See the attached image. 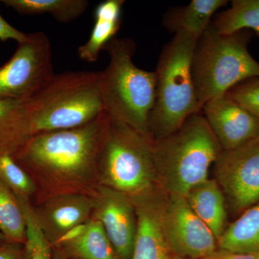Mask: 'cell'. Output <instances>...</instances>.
<instances>
[{"label": "cell", "mask_w": 259, "mask_h": 259, "mask_svg": "<svg viewBox=\"0 0 259 259\" xmlns=\"http://www.w3.org/2000/svg\"><path fill=\"white\" fill-rule=\"evenodd\" d=\"M53 253H54V259H68L67 257L57 248H53Z\"/></svg>", "instance_id": "31"}, {"label": "cell", "mask_w": 259, "mask_h": 259, "mask_svg": "<svg viewBox=\"0 0 259 259\" xmlns=\"http://www.w3.org/2000/svg\"><path fill=\"white\" fill-rule=\"evenodd\" d=\"M124 0H106L97 5L95 25L88 41L78 49L81 60L88 63L98 61L100 51L115 37L120 28Z\"/></svg>", "instance_id": "17"}, {"label": "cell", "mask_w": 259, "mask_h": 259, "mask_svg": "<svg viewBox=\"0 0 259 259\" xmlns=\"http://www.w3.org/2000/svg\"><path fill=\"white\" fill-rule=\"evenodd\" d=\"M8 241H7L6 238H5L3 234L0 233V247L2 245H4L5 243H8Z\"/></svg>", "instance_id": "32"}, {"label": "cell", "mask_w": 259, "mask_h": 259, "mask_svg": "<svg viewBox=\"0 0 259 259\" xmlns=\"http://www.w3.org/2000/svg\"><path fill=\"white\" fill-rule=\"evenodd\" d=\"M212 26L222 35L253 30L259 36V0H233L212 22Z\"/></svg>", "instance_id": "22"}, {"label": "cell", "mask_w": 259, "mask_h": 259, "mask_svg": "<svg viewBox=\"0 0 259 259\" xmlns=\"http://www.w3.org/2000/svg\"><path fill=\"white\" fill-rule=\"evenodd\" d=\"M54 74L49 37L42 32L29 33L11 59L0 67V98L28 101Z\"/></svg>", "instance_id": "8"}, {"label": "cell", "mask_w": 259, "mask_h": 259, "mask_svg": "<svg viewBox=\"0 0 259 259\" xmlns=\"http://www.w3.org/2000/svg\"><path fill=\"white\" fill-rule=\"evenodd\" d=\"M166 194L159 185L132 198L137 214V232L131 259H174L163 227Z\"/></svg>", "instance_id": "12"}, {"label": "cell", "mask_w": 259, "mask_h": 259, "mask_svg": "<svg viewBox=\"0 0 259 259\" xmlns=\"http://www.w3.org/2000/svg\"><path fill=\"white\" fill-rule=\"evenodd\" d=\"M226 94L259 119V76L238 83Z\"/></svg>", "instance_id": "26"}, {"label": "cell", "mask_w": 259, "mask_h": 259, "mask_svg": "<svg viewBox=\"0 0 259 259\" xmlns=\"http://www.w3.org/2000/svg\"><path fill=\"white\" fill-rule=\"evenodd\" d=\"M163 219L167 239L177 256L204 259L218 249L215 236L192 211L185 197L166 194Z\"/></svg>", "instance_id": "10"}, {"label": "cell", "mask_w": 259, "mask_h": 259, "mask_svg": "<svg viewBox=\"0 0 259 259\" xmlns=\"http://www.w3.org/2000/svg\"><path fill=\"white\" fill-rule=\"evenodd\" d=\"M152 141L151 137L110 117L99 154L100 185L131 198L159 185Z\"/></svg>", "instance_id": "7"}, {"label": "cell", "mask_w": 259, "mask_h": 259, "mask_svg": "<svg viewBox=\"0 0 259 259\" xmlns=\"http://www.w3.org/2000/svg\"><path fill=\"white\" fill-rule=\"evenodd\" d=\"M135 49L134 41L126 38L114 37L105 46L110 61L99 71V87L107 115L151 137L148 125L156 99V75L134 64Z\"/></svg>", "instance_id": "3"}, {"label": "cell", "mask_w": 259, "mask_h": 259, "mask_svg": "<svg viewBox=\"0 0 259 259\" xmlns=\"http://www.w3.org/2000/svg\"><path fill=\"white\" fill-rule=\"evenodd\" d=\"M254 141H256V142H259V135L258 136V137H257L256 139H255Z\"/></svg>", "instance_id": "35"}, {"label": "cell", "mask_w": 259, "mask_h": 259, "mask_svg": "<svg viewBox=\"0 0 259 259\" xmlns=\"http://www.w3.org/2000/svg\"><path fill=\"white\" fill-rule=\"evenodd\" d=\"M186 200L206 226L219 239L227 228V204L224 194L214 179H207L192 189Z\"/></svg>", "instance_id": "15"}, {"label": "cell", "mask_w": 259, "mask_h": 259, "mask_svg": "<svg viewBox=\"0 0 259 259\" xmlns=\"http://www.w3.org/2000/svg\"><path fill=\"white\" fill-rule=\"evenodd\" d=\"M93 219L101 223L118 259L132 258L137 214L129 196L100 185L93 196Z\"/></svg>", "instance_id": "11"}, {"label": "cell", "mask_w": 259, "mask_h": 259, "mask_svg": "<svg viewBox=\"0 0 259 259\" xmlns=\"http://www.w3.org/2000/svg\"><path fill=\"white\" fill-rule=\"evenodd\" d=\"M0 232L10 243L25 244L26 223L16 195L0 182Z\"/></svg>", "instance_id": "23"}, {"label": "cell", "mask_w": 259, "mask_h": 259, "mask_svg": "<svg viewBox=\"0 0 259 259\" xmlns=\"http://www.w3.org/2000/svg\"><path fill=\"white\" fill-rule=\"evenodd\" d=\"M204 259H255V254L250 253H235L218 248L215 252Z\"/></svg>", "instance_id": "30"}, {"label": "cell", "mask_w": 259, "mask_h": 259, "mask_svg": "<svg viewBox=\"0 0 259 259\" xmlns=\"http://www.w3.org/2000/svg\"><path fill=\"white\" fill-rule=\"evenodd\" d=\"M255 259H259V252L258 253H255Z\"/></svg>", "instance_id": "34"}, {"label": "cell", "mask_w": 259, "mask_h": 259, "mask_svg": "<svg viewBox=\"0 0 259 259\" xmlns=\"http://www.w3.org/2000/svg\"><path fill=\"white\" fill-rule=\"evenodd\" d=\"M94 204L93 196L64 194L45 199L34 209L53 246L66 232L92 219Z\"/></svg>", "instance_id": "14"}, {"label": "cell", "mask_w": 259, "mask_h": 259, "mask_svg": "<svg viewBox=\"0 0 259 259\" xmlns=\"http://www.w3.org/2000/svg\"><path fill=\"white\" fill-rule=\"evenodd\" d=\"M3 4L21 15L49 14L60 23L81 16L89 5L87 0H3Z\"/></svg>", "instance_id": "21"}, {"label": "cell", "mask_w": 259, "mask_h": 259, "mask_svg": "<svg viewBox=\"0 0 259 259\" xmlns=\"http://www.w3.org/2000/svg\"><path fill=\"white\" fill-rule=\"evenodd\" d=\"M197 41L188 34L179 32L161 51L154 71L156 99L148 125L153 140L173 134L190 116L202 110L192 71Z\"/></svg>", "instance_id": "4"}, {"label": "cell", "mask_w": 259, "mask_h": 259, "mask_svg": "<svg viewBox=\"0 0 259 259\" xmlns=\"http://www.w3.org/2000/svg\"><path fill=\"white\" fill-rule=\"evenodd\" d=\"M213 171L232 212L241 214L259 202V142L223 150Z\"/></svg>", "instance_id": "9"}, {"label": "cell", "mask_w": 259, "mask_h": 259, "mask_svg": "<svg viewBox=\"0 0 259 259\" xmlns=\"http://www.w3.org/2000/svg\"><path fill=\"white\" fill-rule=\"evenodd\" d=\"M202 110L223 151L241 147L258 137L259 119L227 94L209 100Z\"/></svg>", "instance_id": "13"}, {"label": "cell", "mask_w": 259, "mask_h": 259, "mask_svg": "<svg viewBox=\"0 0 259 259\" xmlns=\"http://www.w3.org/2000/svg\"><path fill=\"white\" fill-rule=\"evenodd\" d=\"M26 223L25 243L27 259H54L53 246L37 219L36 212L28 199L19 198Z\"/></svg>", "instance_id": "24"}, {"label": "cell", "mask_w": 259, "mask_h": 259, "mask_svg": "<svg viewBox=\"0 0 259 259\" xmlns=\"http://www.w3.org/2000/svg\"><path fill=\"white\" fill-rule=\"evenodd\" d=\"M174 259H192V258H182V257L177 256V255H175V258H174Z\"/></svg>", "instance_id": "33"}, {"label": "cell", "mask_w": 259, "mask_h": 259, "mask_svg": "<svg viewBox=\"0 0 259 259\" xmlns=\"http://www.w3.org/2000/svg\"><path fill=\"white\" fill-rule=\"evenodd\" d=\"M223 148L203 115L194 114L173 134L153 140L158 184L167 195L183 196L208 179Z\"/></svg>", "instance_id": "2"}, {"label": "cell", "mask_w": 259, "mask_h": 259, "mask_svg": "<svg viewBox=\"0 0 259 259\" xmlns=\"http://www.w3.org/2000/svg\"><path fill=\"white\" fill-rule=\"evenodd\" d=\"M57 248L68 259H118L101 223L92 218L77 239Z\"/></svg>", "instance_id": "20"}, {"label": "cell", "mask_w": 259, "mask_h": 259, "mask_svg": "<svg viewBox=\"0 0 259 259\" xmlns=\"http://www.w3.org/2000/svg\"><path fill=\"white\" fill-rule=\"evenodd\" d=\"M88 223H81V224L78 225V226H76L74 227V228H71V229L69 230L67 232H66V233L56 242L55 244L53 245V248H59V247H61V245L66 244V243H69L70 242L74 241L75 240L79 238V237L84 233L87 226H88Z\"/></svg>", "instance_id": "29"}, {"label": "cell", "mask_w": 259, "mask_h": 259, "mask_svg": "<svg viewBox=\"0 0 259 259\" xmlns=\"http://www.w3.org/2000/svg\"><path fill=\"white\" fill-rule=\"evenodd\" d=\"M0 259H27L25 245L8 243L0 247Z\"/></svg>", "instance_id": "28"}, {"label": "cell", "mask_w": 259, "mask_h": 259, "mask_svg": "<svg viewBox=\"0 0 259 259\" xmlns=\"http://www.w3.org/2000/svg\"><path fill=\"white\" fill-rule=\"evenodd\" d=\"M0 182L19 198L30 200L37 194L33 180L12 155L0 154Z\"/></svg>", "instance_id": "25"}, {"label": "cell", "mask_w": 259, "mask_h": 259, "mask_svg": "<svg viewBox=\"0 0 259 259\" xmlns=\"http://www.w3.org/2000/svg\"><path fill=\"white\" fill-rule=\"evenodd\" d=\"M109 121L104 111L86 125L34 135L12 155L35 182L38 202L64 194L95 195Z\"/></svg>", "instance_id": "1"}, {"label": "cell", "mask_w": 259, "mask_h": 259, "mask_svg": "<svg viewBox=\"0 0 259 259\" xmlns=\"http://www.w3.org/2000/svg\"><path fill=\"white\" fill-rule=\"evenodd\" d=\"M31 136L28 102L0 98V154H14Z\"/></svg>", "instance_id": "16"}, {"label": "cell", "mask_w": 259, "mask_h": 259, "mask_svg": "<svg viewBox=\"0 0 259 259\" xmlns=\"http://www.w3.org/2000/svg\"><path fill=\"white\" fill-rule=\"evenodd\" d=\"M218 245V248L235 253H258L259 202L245 209L234 222L227 226Z\"/></svg>", "instance_id": "19"}, {"label": "cell", "mask_w": 259, "mask_h": 259, "mask_svg": "<svg viewBox=\"0 0 259 259\" xmlns=\"http://www.w3.org/2000/svg\"><path fill=\"white\" fill-rule=\"evenodd\" d=\"M251 33L246 30L222 35L212 23L199 37L192 57V71L201 108L238 83L259 76V63L248 50Z\"/></svg>", "instance_id": "6"}, {"label": "cell", "mask_w": 259, "mask_h": 259, "mask_svg": "<svg viewBox=\"0 0 259 259\" xmlns=\"http://www.w3.org/2000/svg\"><path fill=\"white\" fill-rule=\"evenodd\" d=\"M31 134L75 128L97 118L104 110L99 72L69 71L52 79L28 100Z\"/></svg>", "instance_id": "5"}, {"label": "cell", "mask_w": 259, "mask_h": 259, "mask_svg": "<svg viewBox=\"0 0 259 259\" xmlns=\"http://www.w3.org/2000/svg\"><path fill=\"white\" fill-rule=\"evenodd\" d=\"M28 34L24 33L8 23L0 15V40L6 41L14 40L18 44L25 42L28 39Z\"/></svg>", "instance_id": "27"}, {"label": "cell", "mask_w": 259, "mask_h": 259, "mask_svg": "<svg viewBox=\"0 0 259 259\" xmlns=\"http://www.w3.org/2000/svg\"><path fill=\"white\" fill-rule=\"evenodd\" d=\"M227 3L226 0H192L187 6L169 12L163 24L175 34L184 32L198 40L212 23L213 15Z\"/></svg>", "instance_id": "18"}]
</instances>
